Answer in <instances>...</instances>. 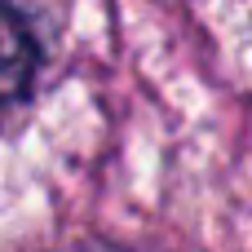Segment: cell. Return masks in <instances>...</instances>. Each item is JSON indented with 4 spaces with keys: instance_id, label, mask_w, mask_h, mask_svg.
I'll return each mask as SVG.
<instances>
[{
    "instance_id": "cell-1",
    "label": "cell",
    "mask_w": 252,
    "mask_h": 252,
    "mask_svg": "<svg viewBox=\"0 0 252 252\" xmlns=\"http://www.w3.org/2000/svg\"><path fill=\"white\" fill-rule=\"evenodd\" d=\"M35 71H40V44H35L27 18L18 9L0 4V120L27 102Z\"/></svg>"
}]
</instances>
